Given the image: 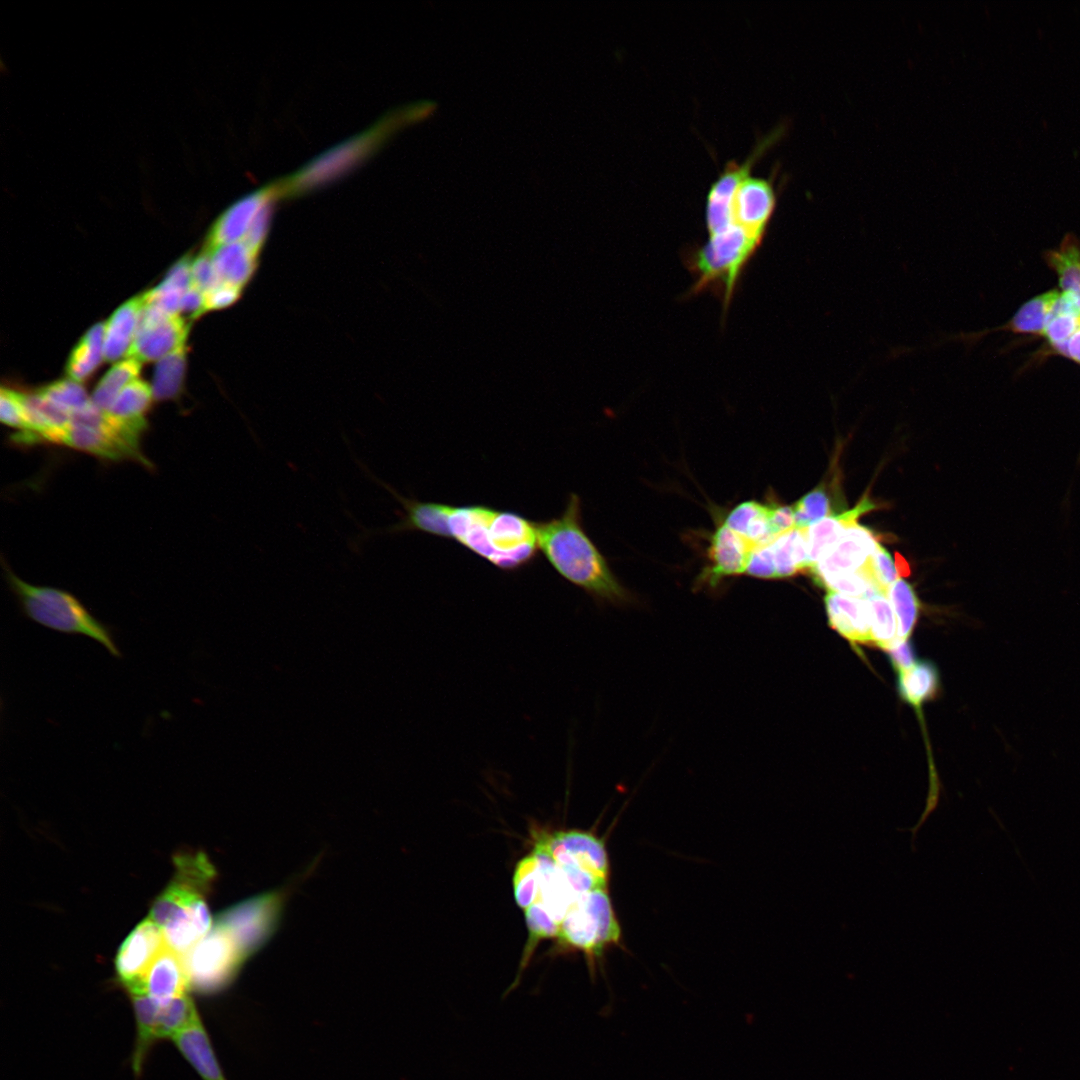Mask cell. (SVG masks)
I'll list each match as a JSON object with an SVG mask.
<instances>
[{
	"mask_svg": "<svg viewBox=\"0 0 1080 1080\" xmlns=\"http://www.w3.org/2000/svg\"><path fill=\"white\" fill-rule=\"evenodd\" d=\"M746 574L763 579L777 578L769 543L755 548L750 557Z\"/></svg>",
	"mask_w": 1080,
	"mask_h": 1080,
	"instance_id": "f6af8a7d",
	"label": "cell"
},
{
	"mask_svg": "<svg viewBox=\"0 0 1080 1080\" xmlns=\"http://www.w3.org/2000/svg\"><path fill=\"white\" fill-rule=\"evenodd\" d=\"M132 1001L136 1021V1038L131 1057V1067L138 1078L151 1047L158 1039L160 1004L142 991L128 993Z\"/></svg>",
	"mask_w": 1080,
	"mask_h": 1080,
	"instance_id": "603a6c76",
	"label": "cell"
},
{
	"mask_svg": "<svg viewBox=\"0 0 1080 1080\" xmlns=\"http://www.w3.org/2000/svg\"><path fill=\"white\" fill-rule=\"evenodd\" d=\"M189 989L190 983L183 955L167 945L147 969L140 987L129 992L142 991L160 1005H165L187 994Z\"/></svg>",
	"mask_w": 1080,
	"mask_h": 1080,
	"instance_id": "ac0fdd59",
	"label": "cell"
},
{
	"mask_svg": "<svg viewBox=\"0 0 1080 1080\" xmlns=\"http://www.w3.org/2000/svg\"><path fill=\"white\" fill-rule=\"evenodd\" d=\"M542 881V862L539 853L533 849L521 858L514 869L512 885L514 899L518 907L527 909L537 902Z\"/></svg>",
	"mask_w": 1080,
	"mask_h": 1080,
	"instance_id": "d6a6232c",
	"label": "cell"
},
{
	"mask_svg": "<svg viewBox=\"0 0 1080 1080\" xmlns=\"http://www.w3.org/2000/svg\"><path fill=\"white\" fill-rule=\"evenodd\" d=\"M166 946L162 930L149 917L127 936L115 960L118 979L127 992L140 987L147 969Z\"/></svg>",
	"mask_w": 1080,
	"mask_h": 1080,
	"instance_id": "2e32d148",
	"label": "cell"
},
{
	"mask_svg": "<svg viewBox=\"0 0 1080 1080\" xmlns=\"http://www.w3.org/2000/svg\"><path fill=\"white\" fill-rule=\"evenodd\" d=\"M877 538L869 528L858 523L851 525L810 569L809 574L820 585L826 579L862 570L878 545Z\"/></svg>",
	"mask_w": 1080,
	"mask_h": 1080,
	"instance_id": "5bb4252c",
	"label": "cell"
},
{
	"mask_svg": "<svg viewBox=\"0 0 1080 1080\" xmlns=\"http://www.w3.org/2000/svg\"><path fill=\"white\" fill-rule=\"evenodd\" d=\"M1046 260L1057 273L1063 291L1080 297V242L1072 236L1066 238L1058 249L1047 253Z\"/></svg>",
	"mask_w": 1080,
	"mask_h": 1080,
	"instance_id": "836d02e7",
	"label": "cell"
},
{
	"mask_svg": "<svg viewBox=\"0 0 1080 1080\" xmlns=\"http://www.w3.org/2000/svg\"><path fill=\"white\" fill-rule=\"evenodd\" d=\"M885 651L896 672L907 670L916 663L914 647L909 639L896 638Z\"/></svg>",
	"mask_w": 1080,
	"mask_h": 1080,
	"instance_id": "bcb514c9",
	"label": "cell"
},
{
	"mask_svg": "<svg viewBox=\"0 0 1080 1080\" xmlns=\"http://www.w3.org/2000/svg\"><path fill=\"white\" fill-rule=\"evenodd\" d=\"M143 306L142 296L121 305L105 323L103 354L108 362L128 356Z\"/></svg>",
	"mask_w": 1080,
	"mask_h": 1080,
	"instance_id": "7402d4cb",
	"label": "cell"
},
{
	"mask_svg": "<svg viewBox=\"0 0 1080 1080\" xmlns=\"http://www.w3.org/2000/svg\"><path fill=\"white\" fill-rule=\"evenodd\" d=\"M769 524L775 537L795 529L793 507L769 505Z\"/></svg>",
	"mask_w": 1080,
	"mask_h": 1080,
	"instance_id": "681fc988",
	"label": "cell"
},
{
	"mask_svg": "<svg viewBox=\"0 0 1080 1080\" xmlns=\"http://www.w3.org/2000/svg\"><path fill=\"white\" fill-rule=\"evenodd\" d=\"M209 252L220 283L242 289L255 272L258 255L243 241L221 245Z\"/></svg>",
	"mask_w": 1080,
	"mask_h": 1080,
	"instance_id": "cb8c5ba5",
	"label": "cell"
},
{
	"mask_svg": "<svg viewBox=\"0 0 1080 1080\" xmlns=\"http://www.w3.org/2000/svg\"><path fill=\"white\" fill-rule=\"evenodd\" d=\"M873 509H876V505L865 495L854 508L839 514H831L807 527L806 539L810 569L838 542L848 527L856 524L861 515Z\"/></svg>",
	"mask_w": 1080,
	"mask_h": 1080,
	"instance_id": "ffe728a7",
	"label": "cell"
},
{
	"mask_svg": "<svg viewBox=\"0 0 1080 1080\" xmlns=\"http://www.w3.org/2000/svg\"><path fill=\"white\" fill-rule=\"evenodd\" d=\"M171 1041L202 1080H227L201 1019L177 1033Z\"/></svg>",
	"mask_w": 1080,
	"mask_h": 1080,
	"instance_id": "44dd1931",
	"label": "cell"
},
{
	"mask_svg": "<svg viewBox=\"0 0 1080 1080\" xmlns=\"http://www.w3.org/2000/svg\"><path fill=\"white\" fill-rule=\"evenodd\" d=\"M757 546L726 524L714 532L710 548V566L701 575L703 581L716 585L722 578L746 573L750 557Z\"/></svg>",
	"mask_w": 1080,
	"mask_h": 1080,
	"instance_id": "e0dca14e",
	"label": "cell"
},
{
	"mask_svg": "<svg viewBox=\"0 0 1080 1080\" xmlns=\"http://www.w3.org/2000/svg\"><path fill=\"white\" fill-rule=\"evenodd\" d=\"M830 626L852 644H871V609L866 598L827 591L824 597Z\"/></svg>",
	"mask_w": 1080,
	"mask_h": 1080,
	"instance_id": "d6986e66",
	"label": "cell"
},
{
	"mask_svg": "<svg viewBox=\"0 0 1080 1080\" xmlns=\"http://www.w3.org/2000/svg\"><path fill=\"white\" fill-rule=\"evenodd\" d=\"M761 244L733 224L709 235L704 244L688 248L683 254L684 263L694 276L688 295L714 291L721 296L725 313L746 266Z\"/></svg>",
	"mask_w": 1080,
	"mask_h": 1080,
	"instance_id": "5b68a950",
	"label": "cell"
},
{
	"mask_svg": "<svg viewBox=\"0 0 1080 1080\" xmlns=\"http://www.w3.org/2000/svg\"><path fill=\"white\" fill-rule=\"evenodd\" d=\"M776 205L777 195L773 182L768 178L749 174L735 191L732 202L733 221L762 243Z\"/></svg>",
	"mask_w": 1080,
	"mask_h": 1080,
	"instance_id": "9a60e30c",
	"label": "cell"
},
{
	"mask_svg": "<svg viewBox=\"0 0 1080 1080\" xmlns=\"http://www.w3.org/2000/svg\"><path fill=\"white\" fill-rule=\"evenodd\" d=\"M4 572L8 587L26 618L60 633L89 637L111 656L122 657L112 628L95 617L74 594L28 583L6 565Z\"/></svg>",
	"mask_w": 1080,
	"mask_h": 1080,
	"instance_id": "277c9868",
	"label": "cell"
},
{
	"mask_svg": "<svg viewBox=\"0 0 1080 1080\" xmlns=\"http://www.w3.org/2000/svg\"><path fill=\"white\" fill-rule=\"evenodd\" d=\"M145 428L119 421L91 401L71 415L67 426L41 436L38 443L64 445L103 459H129L149 465L139 446Z\"/></svg>",
	"mask_w": 1080,
	"mask_h": 1080,
	"instance_id": "8992f818",
	"label": "cell"
},
{
	"mask_svg": "<svg viewBox=\"0 0 1080 1080\" xmlns=\"http://www.w3.org/2000/svg\"><path fill=\"white\" fill-rule=\"evenodd\" d=\"M174 864L175 875L149 918L162 930L168 947L184 955L213 925L205 897L215 870L202 853L177 855Z\"/></svg>",
	"mask_w": 1080,
	"mask_h": 1080,
	"instance_id": "3957f363",
	"label": "cell"
},
{
	"mask_svg": "<svg viewBox=\"0 0 1080 1080\" xmlns=\"http://www.w3.org/2000/svg\"><path fill=\"white\" fill-rule=\"evenodd\" d=\"M199 1019H201L199 1012L188 994L160 1005L158 1039L171 1040L173 1036Z\"/></svg>",
	"mask_w": 1080,
	"mask_h": 1080,
	"instance_id": "8d00e7d4",
	"label": "cell"
},
{
	"mask_svg": "<svg viewBox=\"0 0 1080 1080\" xmlns=\"http://www.w3.org/2000/svg\"><path fill=\"white\" fill-rule=\"evenodd\" d=\"M621 926L608 888L580 894L560 922L559 945L581 951L590 967L610 947L619 945Z\"/></svg>",
	"mask_w": 1080,
	"mask_h": 1080,
	"instance_id": "ba28073f",
	"label": "cell"
},
{
	"mask_svg": "<svg viewBox=\"0 0 1080 1080\" xmlns=\"http://www.w3.org/2000/svg\"><path fill=\"white\" fill-rule=\"evenodd\" d=\"M185 367L186 341L158 360L151 386L154 400H173L179 396L183 387Z\"/></svg>",
	"mask_w": 1080,
	"mask_h": 1080,
	"instance_id": "f1b7e54d",
	"label": "cell"
},
{
	"mask_svg": "<svg viewBox=\"0 0 1080 1080\" xmlns=\"http://www.w3.org/2000/svg\"><path fill=\"white\" fill-rule=\"evenodd\" d=\"M785 127L780 126L762 137L752 152L742 162L728 161L718 177L711 184L705 204V223L708 235L723 231L735 224L732 214V202L739 183L750 171L761 155L783 134Z\"/></svg>",
	"mask_w": 1080,
	"mask_h": 1080,
	"instance_id": "8fae6325",
	"label": "cell"
},
{
	"mask_svg": "<svg viewBox=\"0 0 1080 1080\" xmlns=\"http://www.w3.org/2000/svg\"><path fill=\"white\" fill-rule=\"evenodd\" d=\"M448 538L504 571L528 566L537 556L536 522L490 506L449 505Z\"/></svg>",
	"mask_w": 1080,
	"mask_h": 1080,
	"instance_id": "7a4b0ae2",
	"label": "cell"
},
{
	"mask_svg": "<svg viewBox=\"0 0 1080 1080\" xmlns=\"http://www.w3.org/2000/svg\"><path fill=\"white\" fill-rule=\"evenodd\" d=\"M190 324L177 316H168L158 308H141L133 344L128 357L140 362L160 360L186 341Z\"/></svg>",
	"mask_w": 1080,
	"mask_h": 1080,
	"instance_id": "7c38bea8",
	"label": "cell"
},
{
	"mask_svg": "<svg viewBox=\"0 0 1080 1080\" xmlns=\"http://www.w3.org/2000/svg\"><path fill=\"white\" fill-rule=\"evenodd\" d=\"M524 911L528 939L523 949L517 977L526 969L537 945L546 939H557L560 929V923L540 902H535Z\"/></svg>",
	"mask_w": 1080,
	"mask_h": 1080,
	"instance_id": "e575fe53",
	"label": "cell"
},
{
	"mask_svg": "<svg viewBox=\"0 0 1080 1080\" xmlns=\"http://www.w3.org/2000/svg\"><path fill=\"white\" fill-rule=\"evenodd\" d=\"M777 578L791 577L810 569L806 528L793 529L769 543Z\"/></svg>",
	"mask_w": 1080,
	"mask_h": 1080,
	"instance_id": "d4e9b609",
	"label": "cell"
},
{
	"mask_svg": "<svg viewBox=\"0 0 1080 1080\" xmlns=\"http://www.w3.org/2000/svg\"><path fill=\"white\" fill-rule=\"evenodd\" d=\"M282 180L266 185L234 202L215 220L205 242V250L244 239L259 214L286 196Z\"/></svg>",
	"mask_w": 1080,
	"mask_h": 1080,
	"instance_id": "4fadbf2b",
	"label": "cell"
},
{
	"mask_svg": "<svg viewBox=\"0 0 1080 1080\" xmlns=\"http://www.w3.org/2000/svg\"><path fill=\"white\" fill-rule=\"evenodd\" d=\"M830 505V498L824 486L815 487L792 505L795 528H807L831 515Z\"/></svg>",
	"mask_w": 1080,
	"mask_h": 1080,
	"instance_id": "ab89813d",
	"label": "cell"
},
{
	"mask_svg": "<svg viewBox=\"0 0 1080 1080\" xmlns=\"http://www.w3.org/2000/svg\"><path fill=\"white\" fill-rule=\"evenodd\" d=\"M534 846L552 858L577 895L608 888V852L604 841L594 833L578 829L536 832Z\"/></svg>",
	"mask_w": 1080,
	"mask_h": 1080,
	"instance_id": "52a82bcc",
	"label": "cell"
},
{
	"mask_svg": "<svg viewBox=\"0 0 1080 1080\" xmlns=\"http://www.w3.org/2000/svg\"><path fill=\"white\" fill-rule=\"evenodd\" d=\"M282 908L279 893H265L220 913L215 922L224 926L249 958L272 936Z\"/></svg>",
	"mask_w": 1080,
	"mask_h": 1080,
	"instance_id": "30bf717a",
	"label": "cell"
},
{
	"mask_svg": "<svg viewBox=\"0 0 1080 1080\" xmlns=\"http://www.w3.org/2000/svg\"><path fill=\"white\" fill-rule=\"evenodd\" d=\"M181 312L189 314L192 319L199 317L204 313V294L191 286L182 297Z\"/></svg>",
	"mask_w": 1080,
	"mask_h": 1080,
	"instance_id": "f907efd6",
	"label": "cell"
},
{
	"mask_svg": "<svg viewBox=\"0 0 1080 1080\" xmlns=\"http://www.w3.org/2000/svg\"><path fill=\"white\" fill-rule=\"evenodd\" d=\"M887 597L895 613L898 638L908 639L919 615L918 597L913 587L903 579H897L888 588Z\"/></svg>",
	"mask_w": 1080,
	"mask_h": 1080,
	"instance_id": "d590c367",
	"label": "cell"
},
{
	"mask_svg": "<svg viewBox=\"0 0 1080 1080\" xmlns=\"http://www.w3.org/2000/svg\"><path fill=\"white\" fill-rule=\"evenodd\" d=\"M105 323L93 325L80 339L68 359L66 372L77 382L87 379L104 359Z\"/></svg>",
	"mask_w": 1080,
	"mask_h": 1080,
	"instance_id": "83f0119b",
	"label": "cell"
},
{
	"mask_svg": "<svg viewBox=\"0 0 1080 1080\" xmlns=\"http://www.w3.org/2000/svg\"><path fill=\"white\" fill-rule=\"evenodd\" d=\"M192 286L203 294L208 293L220 284L211 253L205 249L192 259L191 263Z\"/></svg>",
	"mask_w": 1080,
	"mask_h": 1080,
	"instance_id": "b9f144b4",
	"label": "cell"
},
{
	"mask_svg": "<svg viewBox=\"0 0 1080 1080\" xmlns=\"http://www.w3.org/2000/svg\"><path fill=\"white\" fill-rule=\"evenodd\" d=\"M152 399L151 386L136 379L120 392L106 412L119 421L146 427L145 415Z\"/></svg>",
	"mask_w": 1080,
	"mask_h": 1080,
	"instance_id": "4dcf8cb0",
	"label": "cell"
},
{
	"mask_svg": "<svg viewBox=\"0 0 1080 1080\" xmlns=\"http://www.w3.org/2000/svg\"><path fill=\"white\" fill-rule=\"evenodd\" d=\"M864 568L875 585L886 594L888 588L898 579V571L890 554L879 543Z\"/></svg>",
	"mask_w": 1080,
	"mask_h": 1080,
	"instance_id": "60d3db41",
	"label": "cell"
},
{
	"mask_svg": "<svg viewBox=\"0 0 1080 1080\" xmlns=\"http://www.w3.org/2000/svg\"><path fill=\"white\" fill-rule=\"evenodd\" d=\"M1067 357L1080 364V328L1067 341Z\"/></svg>",
	"mask_w": 1080,
	"mask_h": 1080,
	"instance_id": "816d5d0a",
	"label": "cell"
},
{
	"mask_svg": "<svg viewBox=\"0 0 1080 1080\" xmlns=\"http://www.w3.org/2000/svg\"><path fill=\"white\" fill-rule=\"evenodd\" d=\"M724 524L757 547L776 538L769 524V505L757 501H746L737 505L730 511Z\"/></svg>",
	"mask_w": 1080,
	"mask_h": 1080,
	"instance_id": "484cf974",
	"label": "cell"
},
{
	"mask_svg": "<svg viewBox=\"0 0 1080 1080\" xmlns=\"http://www.w3.org/2000/svg\"><path fill=\"white\" fill-rule=\"evenodd\" d=\"M897 687L901 698L919 709L934 698L939 688V674L934 663L924 660L911 668L897 672Z\"/></svg>",
	"mask_w": 1080,
	"mask_h": 1080,
	"instance_id": "4316f807",
	"label": "cell"
},
{
	"mask_svg": "<svg viewBox=\"0 0 1080 1080\" xmlns=\"http://www.w3.org/2000/svg\"><path fill=\"white\" fill-rule=\"evenodd\" d=\"M1080 328V317L1060 314L1051 317L1044 336L1052 346L1064 343Z\"/></svg>",
	"mask_w": 1080,
	"mask_h": 1080,
	"instance_id": "ee69618b",
	"label": "cell"
},
{
	"mask_svg": "<svg viewBox=\"0 0 1080 1080\" xmlns=\"http://www.w3.org/2000/svg\"><path fill=\"white\" fill-rule=\"evenodd\" d=\"M0 420L9 427L27 431L28 426L19 392L4 387L1 389Z\"/></svg>",
	"mask_w": 1080,
	"mask_h": 1080,
	"instance_id": "7bdbcfd3",
	"label": "cell"
},
{
	"mask_svg": "<svg viewBox=\"0 0 1080 1080\" xmlns=\"http://www.w3.org/2000/svg\"><path fill=\"white\" fill-rule=\"evenodd\" d=\"M866 599L871 609L872 643L885 650L896 640L897 622L893 608L887 594L882 591H875Z\"/></svg>",
	"mask_w": 1080,
	"mask_h": 1080,
	"instance_id": "74e56055",
	"label": "cell"
},
{
	"mask_svg": "<svg viewBox=\"0 0 1080 1080\" xmlns=\"http://www.w3.org/2000/svg\"><path fill=\"white\" fill-rule=\"evenodd\" d=\"M1059 295L1060 292L1053 289L1028 300L999 330L1044 335L1051 309Z\"/></svg>",
	"mask_w": 1080,
	"mask_h": 1080,
	"instance_id": "f546056e",
	"label": "cell"
},
{
	"mask_svg": "<svg viewBox=\"0 0 1080 1080\" xmlns=\"http://www.w3.org/2000/svg\"><path fill=\"white\" fill-rule=\"evenodd\" d=\"M240 294V288L220 283L217 287L204 294V312L226 308L235 303Z\"/></svg>",
	"mask_w": 1080,
	"mask_h": 1080,
	"instance_id": "7dc6e473",
	"label": "cell"
},
{
	"mask_svg": "<svg viewBox=\"0 0 1080 1080\" xmlns=\"http://www.w3.org/2000/svg\"><path fill=\"white\" fill-rule=\"evenodd\" d=\"M140 370L141 362L135 358L117 362L98 382L91 396L92 403L107 411L120 392L137 379Z\"/></svg>",
	"mask_w": 1080,
	"mask_h": 1080,
	"instance_id": "1f68e13d",
	"label": "cell"
},
{
	"mask_svg": "<svg viewBox=\"0 0 1080 1080\" xmlns=\"http://www.w3.org/2000/svg\"><path fill=\"white\" fill-rule=\"evenodd\" d=\"M536 533L539 551L566 581L601 602L614 605L631 602L630 592L612 573L583 528L577 494L569 495L558 517L536 522Z\"/></svg>",
	"mask_w": 1080,
	"mask_h": 1080,
	"instance_id": "6da1fadb",
	"label": "cell"
},
{
	"mask_svg": "<svg viewBox=\"0 0 1080 1080\" xmlns=\"http://www.w3.org/2000/svg\"><path fill=\"white\" fill-rule=\"evenodd\" d=\"M38 392L58 408L70 415L84 408L91 402L85 388L72 379H62L48 384Z\"/></svg>",
	"mask_w": 1080,
	"mask_h": 1080,
	"instance_id": "f35d334b",
	"label": "cell"
},
{
	"mask_svg": "<svg viewBox=\"0 0 1080 1080\" xmlns=\"http://www.w3.org/2000/svg\"><path fill=\"white\" fill-rule=\"evenodd\" d=\"M190 988L215 993L236 977L248 959L233 935L214 922L207 934L183 955Z\"/></svg>",
	"mask_w": 1080,
	"mask_h": 1080,
	"instance_id": "9c48e42d",
	"label": "cell"
},
{
	"mask_svg": "<svg viewBox=\"0 0 1080 1080\" xmlns=\"http://www.w3.org/2000/svg\"><path fill=\"white\" fill-rule=\"evenodd\" d=\"M273 206L274 204L269 205L259 214L255 222L250 227L248 233L242 240L257 255L261 250L268 234Z\"/></svg>",
	"mask_w": 1080,
	"mask_h": 1080,
	"instance_id": "c3c4849f",
	"label": "cell"
}]
</instances>
